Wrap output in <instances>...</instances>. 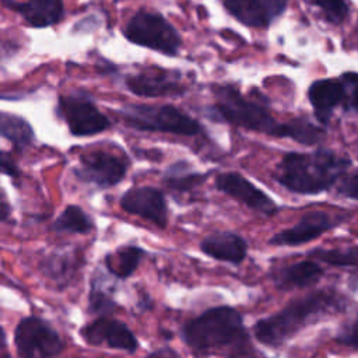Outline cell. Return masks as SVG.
Segmentation results:
<instances>
[{"label":"cell","instance_id":"33","mask_svg":"<svg viewBox=\"0 0 358 358\" xmlns=\"http://www.w3.org/2000/svg\"><path fill=\"white\" fill-rule=\"evenodd\" d=\"M152 299L150 298V295L147 292H141L138 299H137V308L140 312H147L152 308Z\"/></svg>","mask_w":358,"mask_h":358},{"label":"cell","instance_id":"26","mask_svg":"<svg viewBox=\"0 0 358 358\" xmlns=\"http://www.w3.org/2000/svg\"><path fill=\"white\" fill-rule=\"evenodd\" d=\"M288 138L303 145H313L324 138V130L308 117H295L288 122Z\"/></svg>","mask_w":358,"mask_h":358},{"label":"cell","instance_id":"20","mask_svg":"<svg viewBox=\"0 0 358 358\" xmlns=\"http://www.w3.org/2000/svg\"><path fill=\"white\" fill-rule=\"evenodd\" d=\"M7 7L20 13L24 20L35 28L53 25L64 15L63 0H28L22 4L10 1Z\"/></svg>","mask_w":358,"mask_h":358},{"label":"cell","instance_id":"16","mask_svg":"<svg viewBox=\"0 0 358 358\" xmlns=\"http://www.w3.org/2000/svg\"><path fill=\"white\" fill-rule=\"evenodd\" d=\"M200 250L215 260L241 264L248 255V242L239 234L218 231L201 239Z\"/></svg>","mask_w":358,"mask_h":358},{"label":"cell","instance_id":"13","mask_svg":"<svg viewBox=\"0 0 358 358\" xmlns=\"http://www.w3.org/2000/svg\"><path fill=\"white\" fill-rule=\"evenodd\" d=\"M338 222L340 218L329 213L310 211L302 215V218L294 227L274 234L268 239V243L273 246H298L319 238Z\"/></svg>","mask_w":358,"mask_h":358},{"label":"cell","instance_id":"3","mask_svg":"<svg viewBox=\"0 0 358 358\" xmlns=\"http://www.w3.org/2000/svg\"><path fill=\"white\" fill-rule=\"evenodd\" d=\"M340 299L330 291H316L291 301L281 310L253 324L255 338L264 345L278 347L308 324L337 309Z\"/></svg>","mask_w":358,"mask_h":358},{"label":"cell","instance_id":"14","mask_svg":"<svg viewBox=\"0 0 358 358\" xmlns=\"http://www.w3.org/2000/svg\"><path fill=\"white\" fill-rule=\"evenodd\" d=\"M124 85L131 94L143 98L179 96L187 91L178 77L165 70L129 74L124 77Z\"/></svg>","mask_w":358,"mask_h":358},{"label":"cell","instance_id":"10","mask_svg":"<svg viewBox=\"0 0 358 358\" xmlns=\"http://www.w3.org/2000/svg\"><path fill=\"white\" fill-rule=\"evenodd\" d=\"M83 340L92 347H106L112 350L134 354L138 348V340L126 323L109 317L99 316L80 329Z\"/></svg>","mask_w":358,"mask_h":358},{"label":"cell","instance_id":"5","mask_svg":"<svg viewBox=\"0 0 358 358\" xmlns=\"http://www.w3.org/2000/svg\"><path fill=\"white\" fill-rule=\"evenodd\" d=\"M117 113L127 127L138 131H157L178 136H197L203 131V126L199 120L171 103H127L119 108Z\"/></svg>","mask_w":358,"mask_h":358},{"label":"cell","instance_id":"6","mask_svg":"<svg viewBox=\"0 0 358 358\" xmlns=\"http://www.w3.org/2000/svg\"><path fill=\"white\" fill-rule=\"evenodd\" d=\"M127 41L161 52L168 56H175L182 45L180 35L161 14L150 11L136 13L123 29Z\"/></svg>","mask_w":358,"mask_h":358},{"label":"cell","instance_id":"28","mask_svg":"<svg viewBox=\"0 0 358 358\" xmlns=\"http://www.w3.org/2000/svg\"><path fill=\"white\" fill-rule=\"evenodd\" d=\"M317 6L324 18L331 24H341L348 15V4L345 0H312Z\"/></svg>","mask_w":358,"mask_h":358},{"label":"cell","instance_id":"11","mask_svg":"<svg viewBox=\"0 0 358 358\" xmlns=\"http://www.w3.org/2000/svg\"><path fill=\"white\" fill-rule=\"evenodd\" d=\"M119 204L123 211L141 217L159 228H165L168 224V206L165 194L157 187H130L122 194Z\"/></svg>","mask_w":358,"mask_h":358},{"label":"cell","instance_id":"8","mask_svg":"<svg viewBox=\"0 0 358 358\" xmlns=\"http://www.w3.org/2000/svg\"><path fill=\"white\" fill-rule=\"evenodd\" d=\"M14 345L21 358H49L64 350V343L56 329L38 316H27L18 322L14 329Z\"/></svg>","mask_w":358,"mask_h":358},{"label":"cell","instance_id":"1","mask_svg":"<svg viewBox=\"0 0 358 358\" xmlns=\"http://www.w3.org/2000/svg\"><path fill=\"white\" fill-rule=\"evenodd\" d=\"M350 164L347 158L326 148L313 152H287L277 164L273 179L289 192L317 194L330 189Z\"/></svg>","mask_w":358,"mask_h":358},{"label":"cell","instance_id":"18","mask_svg":"<svg viewBox=\"0 0 358 358\" xmlns=\"http://www.w3.org/2000/svg\"><path fill=\"white\" fill-rule=\"evenodd\" d=\"M323 275V268L313 260H302L275 268L271 273V278L275 287L281 291H291L298 288H306L319 281Z\"/></svg>","mask_w":358,"mask_h":358},{"label":"cell","instance_id":"22","mask_svg":"<svg viewBox=\"0 0 358 358\" xmlns=\"http://www.w3.org/2000/svg\"><path fill=\"white\" fill-rule=\"evenodd\" d=\"M0 133L18 151L28 148L35 140L32 126L24 117L8 112L0 113Z\"/></svg>","mask_w":358,"mask_h":358},{"label":"cell","instance_id":"30","mask_svg":"<svg viewBox=\"0 0 358 358\" xmlns=\"http://www.w3.org/2000/svg\"><path fill=\"white\" fill-rule=\"evenodd\" d=\"M338 343L344 344V345H348L351 348H357L358 350V316L357 319L350 324L347 326L337 337Z\"/></svg>","mask_w":358,"mask_h":358},{"label":"cell","instance_id":"4","mask_svg":"<svg viewBox=\"0 0 358 358\" xmlns=\"http://www.w3.org/2000/svg\"><path fill=\"white\" fill-rule=\"evenodd\" d=\"M215 102L206 108V115L217 122L267 134L288 138V122L281 123L268 110L264 102L253 101L241 94L234 85H214Z\"/></svg>","mask_w":358,"mask_h":358},{"label":"cell","instance_id":"7","mask_svg":"<svg viewBox=\"0 0 358 358\" xmlns=\"http://www.w3.org/2000/svg\"><path fill=\"white\" fill-rule=\"evenodd\" d=\"M56 115L64 120L71 136L87 137L102 133L110 127V120L103 115L85 91H73L60 95Z\"/></svg>","mask_w":358,"mask_h":358},{"label":"cell","instance_id":"21","mask_svg":"<svg viewBox=\"0 0 358 358\" xmlns=\"http://www.w3.org/2000/svg\"><path fill=\"white\" fill-rule=\"evenodd\" d=\"M145 250L137 245L119 246L115 252L105 256V266L109 274L119 280L129 278L140 266Z\"/></svg>","mask_w":358,"mask_h":358},{"label":"cell","instance_id":"23","mask_svg":"<svg viewBox=\"0 0 358 358\" xmlns=\"http://www.w3.org/2000/svg\"><path fill=\"white\" fill-rule=\"evenodd\" d=\"M208 173L194 172L186 161H176L164 173V183L172 192L186 193L206 182Z\"/></svg>","mask_w":358,"mask_h":358},{"label":"cell","instance_id":"2","mask_svg":"<svg viewBox=\"0 0 358 358\" xmlns=\"http://www.w3.org/2000/svg\"><path fill=\"white\" fill-rule=\"evenodd\" d=\"M180 338L197 354L220 352L225 348L235 352L249 341L242 315L231 306H214L187 320L180 329Z\"/></svg>","mask_w":358,"mask_h":358},{"label":"cell","instance_id":"34","mask_svg":"<svg viewBox=\"0 0 358 358\" xmlns=\"http://www.w3.org/2000/svg\"><path fill=\"white\" fill-rule=\"evenodd\" d=\"M10 213H11V208H10V206H8L7 200H6V197L3 196L1 203H0V220H1V222H6V221L8 220Z\"/></svg>","mask_w":358,"mask_h":358},{"label":"cell","instance_id":"24","mask_svg":"<svg viewBox=\"0 0 358 358\" xmlns=\"http://www.w3.org/2000/svg\"><path fill=\"white\" fill-rule=\"evenodd\" d=\"M52 229L59 234L84 235L94 229V221L80 206L70 204L53 221Z\"/></svg>","mask_w":358,"mask_h":358},{"label":"cell","instance_id":"15","mask_svg":"<svg viewBox=\"0 0 358 358\" xmlns=\"http://www.w3.org/2000/svg\"><path fill=\"white\" fill-rule=\"evenodd\" d=\"M227 10L242 24L266 28L282 14L288 0H225Z\"/></svg>","mask_w":358,"mask_h":358},{"label":"cell","instance_id":"9","mask_svg":"<svg viewBox=\"0 0 358 358\" xmlns=\"http://www.w3.org/2000/svg\"><path fill=\"white\" fill-rule=\"evenodd\" d=\"M129 161L108 151H91L80 157L73 169L77 179L99 189L116 186L127 173Z\"/></svg>","mask_w":358,"mask_h":358},{"label":"cell","instance_id":"27","mask_svg":"<svg viewBox=\"0 0 358 358\" xmlns=\"http://www.w3.org/2000/svg\"><path fill=\"white\" fill-rule=\"evenodd\" d=\"M309 256L331 266H358V248L348 249H313Z\"/></svg>","mask_w":358,"mask_h":358},{"label":"cell","instance_id":"32","mask_svg":"<svg viewBox=\"0 0 358 358\" xmlns=\"http://www.w3.org/2000/svg\"><path fill=\"white\" fill-rule=\"evenodd\" d=\"M0 169H1V173H3V175L10 176L11 179H17V178H20V175H21L18 166L15 165V162L13 161V158H11L6 151L1 152Z\"/></svg>","mask_w":358,"mask_h":358},{"label":"cell","instance_id":"12","mask_svg":"<svg viewBox=\"0 0 358 358\" xmlns=\"http://www.w3.org/2000/svg\"><path fill=\"white\" fill-rule=\"evenodd\" d=\"M215 187L245 204L248 208L263 215H273L278 207L271 197H268L262 189L256 187L249 179L238 172H224L215 178Z\"/></svg>","mask_w":358,"mask_h":358},{"label":"cell","instance_id":"31","mask_svg":"<svg viewBox=\"0 0 358 358\" xmlns=\"http://www.w3.org/2000/svg\"><path fill=\"white\" fill-rule=\"evenodd\" d=\"M338 192L345 197L358 200V173L343 179L338 186Z\"/></svg>","mask_w":358,"mask_h":358},{"label":"cell","instance_id":"25","mask_svg":"<svg viewBox=\"0 0 358 358\" xmlns=\"http://www.w3.org/2000/svg\"><path fill=\"white\" fill-rule=\"evenodd\" d=\"M116 309L112 285H108L102 274H95L91 280L88 294V310L92 315L108 316Z\"/></svg>","mask_w":358,"mask_h":358},{"label":"cell","instance_id":"19","mask_svg":"<svg viewBox=\"0 0 358 358\" xmlns=\"http://www.w3.org/2000/svg\"><path fill=\"white\" fill-rule=\"evenodd\" d=\"M80 256L74 249H57L42 257L39 270L45 277L66 287L80 268Z\"/></svg>","mask_w":358,"mask_h":358},{"label":"cell","instance_id":"29","mask_svg":"<svg viewBox=\"0 0 358 358\" xmlns=\"http://www.w3.org/2000/svg\"><path fill=\"white\" fill-rule=\"evenodd\" d=\"M340 80L344 84L345 88V108L347 109H352V110H358V73H344Z\"/></svg>","mask_w":358,"mask_h":358},{"label":"cell","instance_id":"17","mask_svg":"<svg viewBox=\"0 0 358 358\" xmlns=\"http://www.w3.org/2000/svg\"><path fill=\"white\" fill-rule=\"evenodd\" d=\"M345 88L341 80L323 78L313 81L308 90V98L315 116L322 124H327L336 106L345 102Z\"/></svg>","mask_w":358,"mask_h":358}]
</instances>
